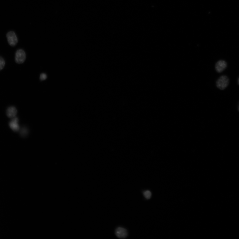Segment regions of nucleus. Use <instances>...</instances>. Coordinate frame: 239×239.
Returning a JSON list of instances; mask_svg holds the SVG:
<instances>
[{
    "mask_svg": "<svg viewBox=\"0 0 239 239\" xmlns=\"http://www.w3.org/2000/svg\"><path fill=\"white\" fill-rule=\"evenodd\" d=\"M18 119L17 118H13L9 123V125L11 129L14 131H17L20 129V126L18 124Z\"/></svg>",
    "mask_w": 239,
    "mask_h": 239,
    "instance_id": "6",
    "label": "nucleus"
},
{
    "mask_svg": "<svg viewBox=\"0 0 239 239\" xmlns=\"http://www.w3.org/2000/svg\"><path fill=\"white\" fill-rule=\"evenodd\" d=\"M229 80L227 76L223 75L217 80L216 82L217 87L220 89H225L229 84Z\"/></svg>",
    "mask_w": 239,
    "mask_h": 239,
    "instance_id": "1",
    "label": "nucleus"
},
{
    "mask_svg": "<svg viewBox=\"0 0 239 239\" xmlns=\"http://www.w3.org/2000/svg\"><path fill=\"white\" fill-rule=\"evenodd\" d=\"M5 61L2 57L0 56V71L2 70L5 65Z\"/></svg>",
    "mask_w": 239,
    "mask_h": 239,
    "instance_id": "8",
    "label": "nucleus"
},
{
    "mask_svg": "<svg viewBox=\"0 0 239 239\" xmlns=\"http://www.w3.org/2000/svg\"><path fill=\"white\" fill-rule=\"evenodd\" d=\"M238 110H239V107H238Z\"/></svg>",
    "mask_w": 239,
    "mask_h": 239,
    "instance_id": "12",
    "label": "nucleus"
},
{
    "mask_svg": "<svg viewBox=\"0 0 239 239\" xmlns=\"http://www.w3.org/2000/svg\"><path fill=\"white\" fill-rule=\"evenodd\" d=\"M144 196L147 199H149L151 197V193L150 191L147 190L143 193Z\"/></svg>",
    "mask_w": 239,
    "mask_h": 239,
    "instance_id": "9",
    "label": "nucleus"
},
{
    "mask_svg": "<svg viewBox=\"0 0 239 239\" xmlns=\"http://www.w3.org/2000/svg\"><path fill=\"white\" fill-rule=\"evenodd\" d=\"M7 37L8 44L10 46L13 47L17 44L18 40L15 32L12 31L8 32L7 35Z\"/></svg>",
    "mask_w": 239,
    "mask_h": 239,
    "instance_id": "3",
    "label": "nucleus"
},
{
    "mask_svg": "<svg viewBox=\"0 0 239 239\" xmlns=\"http://www.w3.org/2000/svg\"><path fill=\"white\" fill-rule=\"evenodd\" d=\"M238 84L239 85V79H238Z\"/></svg>",
    "mask_w": 239,
    "mask_h": 239,
    "instance_id": "11",
    "label": "nucleus"
},
{
    "mask_svg": "<svg viewBox=\"0 0 239 239\" xmlns=\"http://www.w3.org/2000/svg\"><path fill=\"white\" fill-rule=\"evenodd\" d=\"M17 113V110L16 107L11 106L9 107L7 110V114L9 118H12L15 117Z\"/></svg>",
    "mask_w": 239,
    "mask_h": 239,
    "instance_id": "7",
    "label": "nucleus"
},
{
    "mask_svg": "<svg viewBox=\"0 0 239 239\" xmlns=\"http://www.w3.org/2000/svg\"><path fill=\"white\" fill-rule=\"evenodd\" d=\"M227 67V63L226 61L220 60L218 61L215 65V69L217 72L221 73L225 70Z\"/></svg>",
    "mask_w": 239,
    "mask_h": 239,
    "instance_id": "5",
    "label": "nucleus"
},
{
    "mask_svg": "<svg viewBox=\"0 0 239 239\" xmlns=\"http://www.w3.org/2000/svg\"><path fill=\"white\" fill-rule=\"evenodd\" d=\"M26 58V55L25 51L22 49L17 51L16 53L15 61L18 64H21L25 61Z\"/></svg>",
    "mask_w": 239,
    "mask_h": 239,
    "instance_id": "2",
    "label": "nucleus"
},
{
    "mask_svg": "<svg viewBox=\"0 0 239 239\" xmlns=\"http://www.w3.org/2000/svg\"><path fill=\"white\" fill-rule=\"evenodd\" d=\"M115 234L118 237L121 239L126 238L128 235L126 229L122 227H119L116 229Z\"/></svg>",
    "mask_w": 239,
    "mask_h": 239,
    "instance_id": "4",
    "label": "nucleus"
},
{
    "mask_svg": "<svg viewBox=\"0 0 239 239\" xmlns=\"http://www.w3.org/2000/svg\"><path fill=\"white\" fill-rule=\"evenodd\" d=\"M47 78V75L44 73L42 74L40 76V79L41 80H45Z\"/></svg>",
    "mask_w": 239,
    "mask_h": 239,
    "instance_id": "10",
    "label": "nucleus"
}]
</instances>
